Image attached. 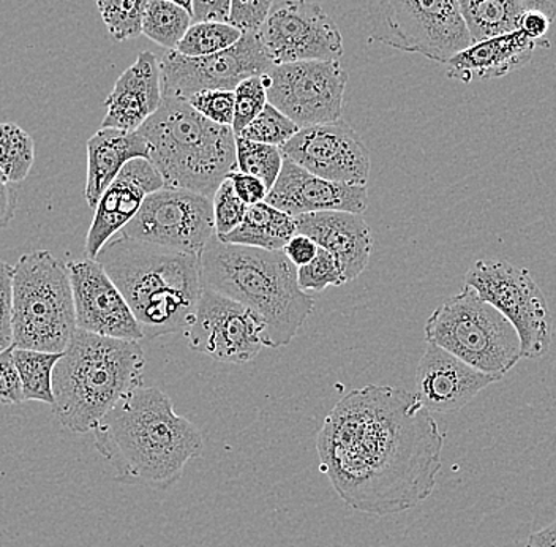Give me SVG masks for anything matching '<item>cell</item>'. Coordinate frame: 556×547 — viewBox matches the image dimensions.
<instances>
[{
    "instance_id": "cell-22",
    "label": "cell",
    "mask_w": 556,
    "mask_h": 547,
    "mask_svg": "<svg viewBox=\"0 0 556 547\" xmlns=\"http://www.w3.org/2000/svg\"><path fill=\"white\" fill-rule=\"evenodd\" d=\"M162 73L154 52H139L137 62L117 78L113 92L104 100L106 116L102 128L137 132L162 103Z\"/></svg>"
},
{
    "instance_id": "cell-15",
    "label": "cell",
    "mask_w": 556,
    "mask_h": 547,
    "mask_svg": "<svg viewBox=\"0 0 556 547\" xmlns=\"http://www.w3.org/2000/svg\"><path fill=\"white\" fill-rule=\"evenodd\" d=\"M264 325L241 302L203 287L189 330V345L226 364H247L263 350Z\"/></svg>"
},
{
    "instance_id": "cell-30",
    "label": "cell",
    "mask_w": 556,
    "mask_h": 547,
    "mask_svg": "<svg viewBox=\"0 0 556 547\" xmlns=\"http://www.w3.org/2000/svg\"><path fill=\"white\" fill-rule=\"evenodd\" d=\"M242 34V30L229 23L201 21V23H194L193 26H190V29L187 30L174 51L182 55H189V58L215 54V52L225 51L232 47L236 41H239Z\"/></svg>"
},
{
    "instance_id": "cell-32",
    "label": "cell",
    "mask_w": 556,
    "mask_h": 547,
    "mask_svg": "<svg viewBox=\"0 0 556 547\" xmlns=\"http://www.w3.org/2000/svg\"><path fill=\"white\" fill-rule=\"evenodd\" d=\"M108 33L116 41L142 35V21L149 0H96Z\"/></svg>"
},
{
    "instance_id": "cell-12",
    "label": "cell",
    "mask_w": 556,
    "mask_h": 547,
    "mask_svg": "<svg viewBox=\"0 0 556 547\" xmlns=\"http://www.w3.org/2000/svg\"><path fill=\"white\" fill-rule=\"evenodd\" d=\"M119 235L201 256L217 238L212 198L184 188L162 187L146 198Z\"/></svg>"
},
{
    "instance_id": "cell-33",
    "label": "cell",
    "mask_w": 556,
    "mask_h": 547,
    "mask_svg": "<svg viewBox=\"0 0 556 547\" xmlns=\"http://www.w3.org/2000/svg\"><path fill=\"white\" fill-rule=\"evenodd\" d=\"M299 130H301V127L294 121H291L287 114L277 110L274 104L267 103L258 114V117L250 122L239 137L281 148Z\"/></svg>"
},
{
    "instance_id": "cell-9",
    "label": "cell",
    "mask_w": 556,
    "mask_h": 547,
    "mask_svg": "<svg viewBox=\"0 0 556 547\" xmlns=\"http://www.w3.org/2000/svg\"><path fill=\"white\" fill-rule=\"evenodd\" d=\"M374 40L447 64L471 47L458 0H367Z\"/></svg>"
},
{
    "instance_id": "cell-43",
    "label": "cell",
    "mask_w": 556,
    "mask_h": 547,
    "mask_svg": "<svg viewBox=\"0 0 556 547\" xmlns=\"http://www.w3.org/2000/svg\"><path fill=\"white\" fill-rule=\"evenodd\" d=\"M229 15H231V0H193L191 17L197 23L201 21L229 23Z\"/></svg>"
},
{
    "instance_id": "cell-10",
    "label": "cell",
    "mask_w": 556,
    "mask_h": 547,
    "mask_svg": "<svg viewBox=\"0 0 556 547\" xmlns=\"http://www.w3.org/2000/svg\"><path fill=\"white\" fill-rule=\"evenodd\" d=\"M465 285L502 312L516 327L523 360L545 357L552 345V315L530 271L502 260H479L465 274Z\"/></svg>"
},
{
    "instance_id": "cell-29",
    "label": "cell",
    "mask_w": 556,
    "mask_h": 547,
    "mask_svg": "<svg viewBox=\"0 0 556 547\" xmlns=\"http://www.w3.org/2000/svg\"><path fill=\"white\" fill-rule=\"evenodd\" d=\"M193 20L187 10L169 0H149L142 34L160 47L174 51Z\"/></svg>"
},
{
    "instance_id": "cell-7",
    "label": "cell",
    "mask_w": 556,
    "mask_h": 547,
    "mask_svg": "<svg viewBox=\"0 0 556 547\" xmlns=\"http://www.w3.org/2000/svg\"><path fill=\"white\" fill-rule=\"evenodd\" d=\"M13 345L64 353L76 326L67 264L50 250L24 253L13 266Z\"/></svg>"
},
{
    "instance_id": "cell-25",
    "label": "cell",
    "mask_w": 556,
    "mask_h": 547,
    "mask_svg": "<svg viewBox=\"0 0 556 547\" xmlns=\"http://www.w3.org/2000/svg\"><path fill=\"white\" fill-rule=\"evenodd\" d=\"M298 233L295 219L273 204L261 201L247 209L241 225L222 238V243L239 244L263 250H283Z\"/></svg>"
},
{
    "instance_id": "cell-41",
    "label": "cell",
    "mask_w": 556,
    "mask_h": 547,
    "mask_svg": "<svg viewBox=\"0 0 556 547\" xmlns=\"http://www.w3.org/2000/svg\"><path fill=\"white\" fill-rule=\"evenodd\" d=\"M226 179L231 181L236 194H238V197L241 198L247 206L266 201L269 188L266 187V184H264L260 177L235 170V172L228 174Z\"/></svg>"
},
{
    "instance_id": "cell-31",
    "label": "cell",
    "mask_w": 556,
    "mask_h": 547,
    "mask_svg": "<svg viewBox=\"0 0 556 547\" xmlns=\"http://www.w3.org/2000/svg\"><path fill=\"white\" fill-rule=\"evenodd\" d=\"M283 162V152L277 146L236 137V170L260 177L269 190L277 183Z\"/></svg>"
},
{
    "instance_id": "cell-23",
    "label": "cell",
    "mask_w": 556,
    "mask_h": 547,
    "mask_svg": "<svg viewBox=\"0 0 556 547\" xmlns=\"http://www.w3.org/2000/svg\"><path fill=\"white\" fill-rule=\"evenodd\" d=\"M538 47L541 45L531 40L521 30L478 41L457 52L447 62V76L465 85H469L476 78H502L525 67Z\"/></svg>"
},
{
    "instance_id": "cell-47",
    "label": "cell",
    "mask_w": 556,
    "mask_h": 547,
    "mask_svg": "<svg viewBox=\"0 0 556 547\" xmlns=\"http://www.w3.org/2000/svg\"><path fill=\"white\" fill-rule=\"evenodd\" d=\"M525 10H539L552 21L556 17V0H520Z\"/></svg>"
},
{
    "instance_id": "cell-16",
    "label": "cell",
    "mask_w": 556,
    "mask_h": 547,
    "mask_svg": "<svg viewBox=\"0 0 556 547\" xmlns=\"http://www.w3.org/2000/svg\"><path fill=\"white\" fill-rule=\"evenodd\" d=\"M280 149L295 165L332 183L367 186L370 177V151L343 120L301 128Z\"/></svg>"
},
{
    "instance_id": "cell-11",
    "label": "cell",
    "mask_w": 556,
    "mask_h": 547,
    "mask_svg": "<svg viewBox=\"0 0 556 547\" xmlns=\"http://www.w3.org/2000/svg\"><path fill=\"white\" fill-rule=\"evenodd\" d=\"M263 82L269 103L301 128L342 120L348 73L340 61L274 65Z\"/></svg>"
},
{
    "instance_id": "cell-21",
    "label": "cell",
    "mask_w": 556,
    "mask_h": 547,
    "mask_svg": "<svg viewBox=\"0 0 556 547\" xmlns=\"http://www.w3.org/2000/svg\"><path fill=\"white\" fill-rule=\"evenodd\" d=\"M294 219L298 233L308 236L336 257L345 284L367 270L374 252V235L363 214L326 211Z\"/></svg>"
},
{
    "instance_id": "cell-4",
    "label": "cell",
    "mask_w": 556,
    "mask_h": 547,
    "mask_svg": "<svg viewBox=\"0 0 556 547\" xmlns=\"http://www.w3.org/2000/svg\"><path fill=\"white\" fill-rule=\"evenodd\" d=\"M203 287L252 310L264 325L266 348L287 347L315 309L299 287L298 268L283 250H263L215 238L201 252Z\"/></svg>"
},
{
    "instance_id": "cell-13",
    "label": "cell",
    "mask_w": 556,
    "mask_h": 547,
    "mask_svg": "<svg viewBox=\"0 0 556 547\" xmlns=\"http://www.w3.org/2000/svg\"><path fill=\"white\" fill-rule=\"evenodd\" d=\"M270 61L258 33L247 30L228 50L189 58L168 51L160 59L163 97L189 99L201 90H235L245 79L270 72Z\"/></svg>"
},
{
    "instance_id": "cell-19",
    "label": "cell",
    "mask_w": 556,
    "mask_h": 547,
    "mask_svg": "<svg viewBox=\"0 0 556 547\" xmlns=\"http://www.w3.org/2000/svg\"><path fill=\"white\" fill-rule=\"evenodd\" d=\"M162 187L165 183L148 159L128 162L93 209L96 214L87 233L86 256L96 260L104 244L134 221L146 198Z\"/></svg>"
},
{
    "instance_id": "cell-2",
    "label": "cell",
    "mask_w": 556,
    "mask_h": 547,
    "mask_svg": "<svg viewBox=\"0 0 556 547\" xmlns=\"http://www.w3.org/2000/svg\"><path fill=\"white\" fill-rule=\"evenodd\" d=\"M96 448L113 465L119 483L166 490L200 458V428L174 410L159 388L139 386L125 394L93 428Z\"/></svg>"
},
{
    "instance_id": "cell-8",
    "label": "cell",
    "mask_w": 556,
    "mask_h": 547,
    "mask_svg": "<svg viewBox=\"0 0 556 547\" xmlns=\"http://www.w3.org/2000/svg\"><path fill=\"white\" fill-rule=\"evenodd\" d=\"M424 333L427 344L484 374L504 376L523 360L516 327L469 285L433 310Z\"/></svg>"
},
{
    "instance_id": "cell-42",
    "label": "cell",
    "mask_w": 556,
    "mask_h": 547,
    "mask_svg": "<svg viewBox=\"0 0 556 547\" xmlns=\"http://www.w3.org/2000/svg\"><path fill=\"white\" fill-rule=\"evenodd\" d=\"M318 244L315 240L301 235V233H295L293 238L288 240L287 246L283 247V253L295 268H302L311 263L318 253Z\"/></svg>"
},
{
    "instance_id": "cell-27",
    "label": "cell",
    "mask_w": 556,
    "mask_h": 547,
    "mask_svg": "<svg viewBox=\"0 0 556 547\" xmlns=\"http://www.w3.org/2000/svg\"><path fill=\"white\" fill-rule=\"evenodd\" d=\"M13 355H15L16 368L23 385L24 400L54 406L52 376L62 353L15 347Z\"/></svg>"
},
{
    "instance_id": "cell-38",
    "label": "cell",
    "mask_w": 556,
    "mask_h": 547,
    "mask_svg": "<svg viewBox=\"0 0 556 547\" xmlns=\"http://www.w3.org/2000/svg\"><path fill=\"white\" fill-rule=\"evenodd\" d=\"M273 7L274 0H231L229 24L242 33H258Z\"/></svg>"
},
{
    "instance_id": "cell-1",
    "label": "cell",
    "mask_w": 556,
    "mask_h": 547,
    "mask_svg": "<svg viewBox=\"0 0 556 547\" xmlns=\"http://www.w3.org/2000/svg\"><path fill=\"white\" fill-rule=\"evenodd\" d=\"M444 434L416 393L367 385L336 403L316 437L319 470L348 507L403 513L432 496Z\"/></svg>"
},
{
    "instance_id": "cell-35",
    "label": "cell",
    "mask_w": 556,
    "mask_h": 547,
    "mask_svg": "<svg viewBox=\"0 0 556 547\" xmlns=\"http://www.w3.org/2000/svg\"><path fill=\"white\" fill-rule=\"evenodd\" d=\"M235 122L232 130L236 137L242 134L243 128L253 120L258 117L269 99H267V87L264 85L263 76H253L245 79L235 89Z\"/></svg>"
},
{
    "instance_id": "cell-6",
    "label": "cell",
    "mask_w": 556,
    "mask_h": 547,
    "mask_svg": "<svg viewBox=\"0 0 556 547\" xmlns=\"http://www.w3.org/2000/svg\"><path fill=\"white\" fill-rule=\"evenodd\" d=\"M149 162L165 187L214 197L236 170V135L229 125L201 116L187 100L163 97L159 110L141 127Z\"/></svg>"
},
{
    "instance_id": "cell-26",
    "label": "cell",
    "mask_w": 556,
    "mask_h": 547,
    "mask_svg": "<svg viewBox=\"0 0 556 547\" xmlns=\"http://www.w3.org/2000/svg\"><path fill=\"white\" fill-rule=\"evenodd\" d=\"M472 43L519 30L520 0H458Z\"/></svg>"
},
{
    "instance_id": "cell-20",
    "label": "cell",
    "mask_w": 556,
    "mask_h": 547,
    "mask_svg": "<svg viewBox=\"0 0 556 547\" xmlns=\"http://www.w3.org/2000/svg\"><path fill=\"white\" fill-rule=\"evenodd\" d=\"M266 203L293 217L326 211L364 214L368 204V191L367 186H351L323 179L285 157L280 176L267 194Z\"/></svg>"
},
{
    "instance_id": "cell-40",
    "label": "cell",
    "mask_w": 556,
    "mask_h": 547,
    "mask_svg": "<svg viewBox=\"0 0 556 547\" xmlns=\"http://www.w3.org/2000/svg\"><path fill=\"white\" fill-rule=\"evenodd\" d=\"M12 284L13 266L0 261V351L13 347Z\"/></svg>"
},
{
    "instance_id": "cell-18",
    "label": "cell",
    "mask_w": 556,
    "mask_h": 547,
    "mask_svg": "<svg viewBox=\"0 0 556 547\" xmlns=\"http://www.w3.org/2000/svg\"><path fill=\"white\" fill-rule=\"evenodd\" d=\"M504 376L490 375L458 360L438 345L427 344L416 369V396L430 413H457Z\"/></svg>"
},
{
    "instance_id": "cell-39",
    "label": "cell",
    "mask_w": 556,
    "mask_h": 547,
    "mask_svg": "<svg viewBox=\"0 0 556 547\" xmlns=\"http://www.w3.org/2000/svg\"><path fill=\"white\" fill-rule=\"evenodd\" d=\"M13 351H15V345L0 351V403L2 406H20L26 402Z\"/></svg>"
},
{
    "instance_id": "cell-44",
    "label": "cell",
    "mask_w": 556,
    "mask_h": 547,
    "mask_svg": "<svg viewBox=\"0 0 556 547\" xmlns=\"http://www.w3.org/2000/svg\"><path fill=\"white\" fill-rule=\"evenodd\" d=\"M554 21L551 20L545 13L539 12V10H525L521 15L519 30L530 37L531 40L538 41L539 45H545L551 47L548 41H544L545 35L551 29V24Z\"/></svg>"
},
{
    "instance_id": "cell-45",
    "label": "cell",
    "mask_w": 556,
    "mask_h": 547,
    "mask_svg": "<svg viewBox=\"0 0 556 547\" xmlns=\"http://www.w3.org/2000/svg\"><path fill=\"white\" fill-rule=\"evenodd\" d=\"M16 188L0 177V229L7 228L12 223L16 215Z\"/></svg>"
},
{
    "instance_id": "cell-5",
    "label": "cell",
    "mask_w": 556,
    "mask_h": 547,
    "mask_svg": "<svg viewBox=\"0 0 556 547\" xmlns=\"http://www.w3.org/2000/svg\"><path fill=\"white\" fill-rule=\"evenodd\" d=\"M144 368L137 340L76 330L52 376L59 423L75 434L93 432L125 394L142 386Z\"/></svg>"
},
{
    "instance_id": "cell-3",
    "label": "cell",
    "mask_w": 556,
    "mask_h": 547,
    "mask_svg": "<svg viewBox=\"0 0 556 547\" xmlns=\"http://www.w3.org/2000/svg\"><path fill=\"white\" fill-rule=\"evenodd\" d=\"M96 260L124 295L144 339L189 330L203 293L200 256L119 235Z\"/></svg>"
},
{
    "instance_id": "cell-28",
    "label": "cell",
    "mask_w": 556,
    "mask_h": 547,
    "mask_svg": "<svg viewBox=\"0 0 556 547\" xmlns=\"http://www.w3.org/2000/svg\"><path fill=\"white\" fill-rule=\"evenodd\" d=\"M35 162V142L20 125L0 122V177L5 183H23Z\"/></svg>"
},
{
    "instance_id": "cell-36",
    "label": "cell",
    "mask_w": 556,
    "mask_h": 547,
    "mask_svg": "<svg viewBox=\"0 0 556 547\" xmlns=\"http://www.w3.org/2000/svg\"><path fill=\"white\" fill-rule=\"evenodd\" d=\"M212 208H214L215 233L217 238L222 239L241 225L249 206L238 197L231 181L225 179L212 197Z\"/></svg>"
},
{
    "instance_id": "cell-24",
    "label": "cell",
    "mask_w": 556,
    "mask_h": 547,
    "mask_svg": "<svg viewBox=\"0 0 556 547\" xmlns=\"http://www.w3.org/2000/svg\"><path fill=\"white\" fill-rule=\"evenodd\" d=\"M149 156L148 141L138 130L100 128L87 141V204L96 209L104 190L119 176L122 169L135 159L149 160Z\"/></svg>"
},
{
    "instance_id": "cell-48",
    "label": "cell",
    "mask_w": 556,
    "mask_h": 547,
    "mask_svg": "<svg viewBox=\"0 0 556 547\" xmlns=\"http://www.w3.org/2000/svg\"><path fill=\"white\" fill-rule=\"evenodd\" d=\"M169 2L176 3V5L182 7L184 10L191 15V9H193V0H169Z\"/></svg>"
},
{
    "instance_id": "cell-46",
    "label": "cell",
    "mask_w": 556,
    "mask_h": 547,
    "mask_svg": "<svg viewBox=\"0 0 556 547\" xmlns=\"http://www.w3.org/2000/svg\"><path fill=\"white\" fill-rule=\"evenodd\" d=\"M525 547H556V521L542 531L531 533Z\"/></svg>"
},
{
    "instance_id": "cell-37",
    "label": "cell",
    "mask_w": 556,
    "mask_h": 547,
    "mask_svg": "<svg viewBox=\"0 0 556 547\" xmlns=\"http://www.w3.org/2000/svg\"><path fill=\"white\" fill-rule=\"evenodd\" d=\"M186 100L206 120L232 127L236 104L235 90H201Z\"/></svg>"
},
{
    "instance_id": "cell-34",
    "label": "cell",
    "mask_w": 556,
    "mask_h": 547,
    "mask_svg": "<svg viewBox=\"0 0 556 547\" xmlns=\"http://www.w3.org/2000/svg\"><path fill=\"white\" fill-rule=\"evenodd\" d=\"M298 281L299 287L305 293H321L329 287L345 285L339 261L323 247H319L311 263L298 268Z\"/></svg>"
},
{
    "instance_id": "cell-14",
    "label": "cell",
    "mask_w": 556,
    "mask_h": 547,
    "mask_svg": "<svg viewBox=\"0 0 556 547\" xmlns=\"http://www.w3.org/2000/svg\"><path fill=\"white\" fill-rule=\"evenodd\" d=\"M274 65L302 61H339L343 38L332 17L308 0H283L258 30Z\"/></svg>"
},
{
    "instance_id": "cell-17",
    "label": "cell",
    "mask_w": 556,
    "mask_h": 547,
    "mask_svg": "<svg viewBox=\"0 0 556 547\" xmlns=\"http://www.w3.org/2000/svg\"><path fill=\"white\" fill-rule=\"evenodd\" d=\"M67 268L78 330L113 339H144L130 306L99 261L87 257L70 261Z\"/></svg>"
}]
</instances>
